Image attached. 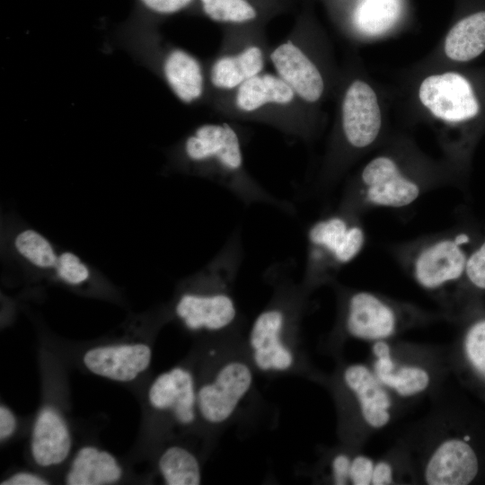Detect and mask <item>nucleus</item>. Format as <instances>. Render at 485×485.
Here are the masks:
<instances>
[{"mask_svg": "<svg viewBox=\"0 0 485 485\" xmlns=\"http://www.w3.org/2000/svg\"><path fill=\"white\" fill-rule=\"evenodd\" d=\"M204 14L211 21L230 27L252 26L260 18L251 0H199Z\"/></svg>", "mask_w": 485, "mask_h": 485, "instance_id": "bb28decb", "label": "nucleus"}, {"mask_svg": "<svg viewBox=\"0 0 485 485\" xmlns=\"http://www.w3.org/2000/svg\"><path fill=\"white\" fill-rule=\"evenodd\" d=\"M269 62L282 78L306 104L318 102L325 91L321 69L303 44L298 32H292L270 48Z\"/></svg>", "mask_w": 485, "mask_h": 485, "instance_id": "ddd939ff", "label": "nucleus"}, {"mask_svg": "<svg viewBox=\"0 0 485 485\" xmlns=\"http://www.w3.org/2000/svg\"><path fill=\"white\" fill-rule=\"evenodd\" d=\"M340 433L346 445L360 448L369 438L392 424L404 402L378 379L369 365L350 363L333 380Z\"/></svg>", "mask_w": 485, "mask_h": 485, "instance_id": "423d86ee", "label": "nucleus"}, {"mask_svg": "<svg viewBox=\"0 0 485 485\" xmlns=\"http://www.w3.org/2000/svg\"><path fill=\"white\" fill-rule=\"evenodd\" d=\"M192 1L193 0H141L143 4L150 11L162 15L176 13L189 6Z\"/></svg>", "mask_w": 485, "mask_h": 485, "instance_id": "2f4dec72", "label": "nucleus"}, {"mask_svg": "<svg viewBox=\"0 0 485 485\" xmlns=\"http://www.w3.org/2000/svg\"><path fill=\"white\" fill-rule=\"evenodd\" d=\"M9 250L22 266L50 274L55 269L59 254L48 238L29 226H20L10 234Z\"/></svg>", "mask_w": 485, "mask_h": 485, "instance_id": "5701e85b", "label": "nucleus"}, {"mask_svg": "<svg viewBox=\"0 0 485 485\" xmlns=\"http://www.w3.org/2000/svg\"><path fill=\"white\" fill-rule=\"evenodd\" d=\"M367 364L404 403L436 395L451 372L449 348L396 339L370 343Z\"/></svg>", "mask_w": 485, "mask_h": 485, "instance_id": "39448f33", "label": "nucleus"}, {"mask_svg": "<svg viewBox=\"0 0 485 485\" xmlns=\"http://www.w3.org/2000/svg\"><path fill=\"white\" fill-rule=\"evenodd\" d=\"M347 445V448L333 452L326 462V477L329 482L335 485L349 484V469L354 449Z\"/></svg>", "mask_w": 485, "mask_h": 485, "instance_id": "c85d7f7f", "label": "nucleus"}, {"mask_svg": "<svg viewBox=\"0 0 485 485\" xmlns=\"http://www.w3.org/2000/svg\"><path fill=\"white\" fill-rule=\"evenodd\" d=\"M355 448L351 457L349 469V484L374 485L377 457L362 453Z\"/></svg>", "mask_w": 485, "mask_h": 485, "instance_id": "c756f323", "label": "nucleus"}, {"mask_svg": "<svg viewBox=\"0 0 485 485\" xmlns=\"http://www.w3.org/2000/svg\"><path fill=\"white\" fill-rule=\"evenodd\" d=\"M451 371L469 373L485 385V316L468 324L449 348ZM463 374V375H465Z\"/></svg>", "mask_w": 485, "mask_h": 485, "instance_id": "4be33fe9", "label": "nucleus"}, {"mask_svg": "<svg viewBox=\"0 0 485 485\" xmlns=\"http://www.w3.org/2000/svg\"><path fill=\"white\" fill-rule=\"evenodd\" d=\"M52 275L67 286L81 287L92 279L93 270L78 255L63 250L59 251Z\"/></svg>", "mask_w": 485, "mask_h": 485, "instance_id": "cd10ccee", "label": "nucleus"}, {"mask_svg": "<svg viewBox=\"0 0 485 485\" xmlns=\"http://www.w3.org/2000/svg\"><path fill=\"white\" fill-rule=\"evenodd\" d=\"M366 232L360 215L338 208L314 220L306 231L304 288L331 281L364 250Z\"/></svg>", "mask_w": 485, "mask_h": 485, "instance_id": "1a4fd4ad", "label": "nucleus"}, {"mask_svg": "<svg viewBox=\"0 0 485 485\" xmlns=\"http://www.w3.org/2000/svg\"><path fill=\"white\" fill-rule=\"evenodd\" d=\"M398 441L410 456L417 484L467 485L481 473L475 445L456 431L445 409L418 422Z\"/></svg>", "mask_w": 485, "mask_h": 485, "instance_id": "f03ea898", "label": "nucleus"}, {"mask_svg": "<svg viewBox=\"0 0 485 485\" xmlns=\"http://www.w3.org/2000/svg\"><path fill=\"white\" fill-rule=\"evenodd\" d=\"M419 97L434 116L447 122L470 119L480 110L469 81L454 72L425 78L420 84Z\"/></svg>", "mask_w": 485, "mask_h": 485, "instance_id": "4468645a", "label": "nucleus"}, {"mask_svg": "<svg viewBox=\"0 0 485 485\" xmlns=\"http://www.w3.org/2000/svg\"><path fill=\"white\" fill-rule=\"evenodd\" d=\"M339 302L340 331L369 344L399 338L444 318L440 312L368 290L343 289Z\"/></svg>", "mask_w": 485, "mask_h": 485, "instance_id": "0eeeda50", "label": "nucleus"}, {"mask_svg": "<svg viewBox=\"0 0 485 485\" xmlns=\"http://www.w3.org/2000/svg\"><path fill=\"white\" fill-rule=\"evenodd\" d=\"M465 280L474 288L485 290V241L469 256Z\"/></svg>", "mask_w": 485, "mask_h": 485, "instance_id": "7c9ffc66", "label": "nucleus"}, {"mask_svg": "<svg viewBox=\"0 0 485 485\" xmlns=\"http://www.w3.org/2000/svg\"><path fill=\"white\" fill-rule=\"evenodd\" d=\"M430 186L431 182L403 171L394 158L378 155L343 191L339 207L360 216L375 208L403 209L430 191Z\"/></svg>", "mask_w": 485, "mask_h": 485, "instance_id": "9d476101", "label": "nucleus"}, {"mask_svg": "<svg viewBox=\"0 0 485 485\" xmlns=\"http://www.w3.org/2000/svg\"><path fill=\"white\" fill-rule=\"evenodd\" d=\"M381 125V110L373 88L362 80L350 83L341 103L343 140L351 148L368 147L378 137Z\"/></svg>", "mask_w": 485, "mask_h": 485, "instance_id": "dca6fc26", "label": "nucleus"}, {"mask_svg": "<svg viewBox=\"0 0 485 485\" xmlns=\"http://www.w3.org/2000/svg\"><path fill=\"white\" fill-rule=\"evenodd\" d=\"M158 468L168 485H198L201 481L198 459L181 446L173 445L165 449L159 458Z\"/></svg>", "mask_w": 485, "mask_h": 485, "instance_id": "a878e982", "label": "nucleus"}, {"mask_svg": "<svg viewBox=\"0 0 485 485\" xmlns=\"http://www.w3.org/2000/svg\"><path fill=\"white\" fill-rule=\"evenodd\" d=\"M152 350L147 344L95 347L84 355L85 366L93 374L118 382H129L146 371Z\"/></svg>", "mask_w": 485, "mask_h": 485, "instance_id": "a211bd4d", "label": "nucleus"}, {"mask_svg": "<svg viewBox=\"0 0 485 485\" xmlns=\"http://www.w3.org/2000/svg\"><path fill=\"white\" fill-rule=\"evenodd\" d=\"M48 481L31 472H21L1 481V485H46Z\"/></svg>", "mask_w": 485, "mask_h": 485, "instance_id": "72a5a7b5", "label": "nucleus"}, {"mask_svg": "<svg viewBox=\"0 0 485 485\" xmlns=\"http://www.w3.org/2000/svg\"><path fill=\"white\" fill-rule=\"evenodd\" d=\"M222 115L261 122L292 137H304V103L276 73L262 72L234 91L213 96Z\"/></svg>", "mask_w": 485, "mask_h": 485, "instance_id": "6e6552de", "label": "nucleus"}, {"mask_svg": "<svg viewBox=\"0 0 485 485\" xmlns=\"http://www.w3.org/2000/svg\"><path fill=\"white\" fill-rule=\"evenodd\" d=\"M242 242L236 230L205 267L190 280L192 288L178 296L174 313L190 331H220L230 327L238 312L229 286L242 260Z\"/></svg>", "mask_w": 485, "mask_h": 485, "instance_id": "20e7f679", "label": "nucleus"}, {"mask_svg": "<svg viewBox=\"0 0 485 485\" xmlns=\"http://www.w3.org/2000/svg\"><path fill=\"white\" fill-rule=\"evenodd\" d=\"M269 51L261 31L251 26L232 27L225 33L219 51L207 70L213 96L230 93L264 72Z\"/></svg>", "mask_w": 485, "mask_h": 485, "instance_id": "9b49d317", "label": "nucleus"}, {"mask_svg": "<svg viewBox=\"0 0 485 485\" xmlns=\"http://www.w3.org/2000/svg\"><path fill=\"white\" fill-rule=\"evenodd\" d=\"M150 405L169 412L181 425H191L197 417V390L190 371L174 367L158 375L148 391Z\"/></svg>", "mask_w": 485, "mask_h": 485, "instance_id": "f3484780", "label": "nucleus"}, {"mask_svg": "<svg viewBox=\"0 0 485 485\" xmlns=\"http://www.w3.org/2000/svg\"><path fill=\"white\" fill-rule=\"evenodd\" d=\"M485 50V11L470 13L457 21L445 40V53L455 61H470Z\"/></svg>", "mask_w": 485, "mask_h": 485, "instance_id": "b1692460", "label": "nucleus"}, {"mask_svg": "<svg viewBox=\"0 0 485 485\" xmlns=\"http://www.w3.org/2000/svg\"><path fill=\"white\" fill-rule=\"evenodd\" d=\"M71 445V435L64 418L54 407H43L31 432V451L35 463L42 467L57 465L66 459Z\"/></svg>", "mask_w": 485, "mask_h": 485, "instance_id": "aec40b11", "label": "nucleus"}, {"mask_svg": "<svg viewBox=\"0 0 485 485\" xmlns=\"http://www.w3.org/2000/svg\"><path fill=\"white\" fill-rule=\"evenodd\" d=\"M464 232H440L398 246L394 254L403 270L439 305L445 319L456 316L458 289L465 279L470 254Z\"/></svg>", "mask_w": 485, "mask_h": 485, "instance_id": "7ed1b4c3", "label": "nucleus"}, {"mask_svg": "<svg viewBox=\"0 0 485 485\" xmlns=\"http://www.w3.org/2000/svg\"><path fill=\"white\" fill-rule=\"evenodd\" d=\"M181 167L222 186L245 205L265 204L293 214V205L266 190L247 170L238 130L228 122L194 128L177 148Z\"/></svg>", "mask_w": 485, "mask_h": 485, "instance_id": "f257e3e1", "label": "nucleus"}, {"mask_svg": "<svg viewBox=\"0 0 485 485\" xmlns=\"http://www.w3.org/2000/svg\"><path fill=\"white\" fill-rule=\"evenodd\" d=\"M253 382L250 366L240 360L223 364L214 376L197 390L200 417L210 424L228 420L250 391Z\"/></svg>", "mask_w": 485, "mask_h": 485, "instance_id": "f8f14e48", "label": "nucleus"}, {"mask_svg": "<svg viewBox=\"0 0 485 485\" xmlns=\"http://www.w3.org/2000/svg\"><path fill=\"white\" fill-rule=\"evenodd\" d=\"M17 427L16 418L12 410L6 406H0V439L1 441L9 438Z\"/></svg>", "mask_w": 485, "mask_h": 485, "instance_id": "473e14b6", "label": "nucleus"}, {"mask_svg": "<svg viewBox=\"0 0 485 485\" xmlns=\"http://www.w3.org/2000/svg\"><path fill=\"white\" fill-rule=\"evenodd\" d=\"M122 469L107 451L84 446L75 454L66 475L68 485H103L120 480Z\"/></svg>", "mask_w": 485, "mask_h": 485, "instance_id": "412c9836", "label": "nucleus"}, {"mask_svg": "<svg viewBox=\"0 0 485 485\" xmlns=\"http://www.w3.org/2000/svg\"><path fill=\"white\" fill-rule=\"evenodd\" d=\"M288 307L276 303L254 320L249 343L253 361L261 371H286L295 363V356L283 340L289 322Z\"/></svg>", "mask_w": 485, "mask_h": 485, "instance_id": "2eb2a0df", "label": "nucleus"}, {"mask_svg": "<svg viewBox=\"0 0 485 485\" xmlns=\"http://www.w3.org/2000/svg\"><path fill=\"white\" fill-rule=\"evenodd\" d=\"M161 73L171 92L184 104L197 103L207 95V71L194 55L183 48L173 47L165 51Z\"/></svg>", "mask_w": 485, "mask_h": 485, "instance_id": "6ab92c4d", "label": "nucleus"}, {"mask_svg": "<svg viewBox=\"0 0 485 485\" xmlns=\"http://www.w3.org/2000/svg\"><path fill=\"white\" fill-rule=\"evenodd\" d=\"M405 6V0H356L350 22L362 34L378 35L401 20Z\"/></svg>", "mask_w": 485, "mask_h": 485, "instance_id": "393cba45", "label": "nucleus"}]
</instances>
